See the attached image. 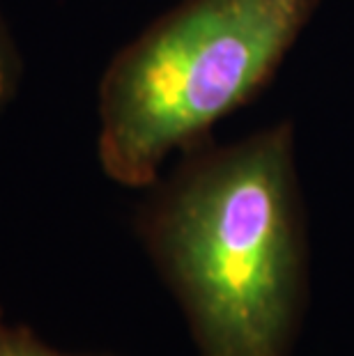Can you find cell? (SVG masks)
<instances>
[{"label": "cell", "instance_id": "1", "mask_svg": "<svg viewBox=\"0 0 354 356\" xmlns=\"http://www.w3.org/2000/svg\"><path fill=\"white\" fill-rule=\"evenodd\" d=\"M136 230L200 356H292L308 301L295 129L202 140L147 188Z\"/></svg>", "mask_w": 354, "mask_h": 356}, {"label": "cell", "instance_id": "2", "mask_svg": "<svg viewBox=\"0 0 354 356\" xmlns=\"http://www.w3.org/2000/svg\"><path fill=\"white\" fill-rule=\"evenodd\" d=\"M322 0H182L120 49L97 92V156L150 188L172 154L255 99Z\"/></svg>", "mask_w": 354, "mask_h": 356}, {"label": "cell", "instance_id": "4", "mask_svg": "<svg viewBox=\"0 0 354 356\" xmlns=\"http://www.w3.org/2000/svg\"><path fill=\"white\" fill-rule=\"evenodd\" d=\"M0 356H67L40 343L24 327H14L0 310Z\"/></svg>", "mask_w": 354, "mask_h": 356}, {"label": "cell", "instance_id": "3", "mask_svg": "<svg viewBox=\"0 0 354 356\" xmlns=\"http://www.w3.org/2000/svg\"><path fill=\"white\" fill-rule=\"evenodd\" d=\"M21 83H24V56H21L17 37L0 10V115L19 97Z\"/></svg>", "mask_w": 354, "mask_h": 356}]
</instances>
